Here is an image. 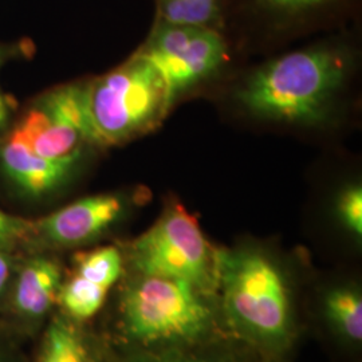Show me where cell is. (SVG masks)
I'll return each instance as SVG.
<instances>
[{
  "instance_id": "cell-1",
  "label": "cell",
  "mask_w": 362,
  "mask_h": 362,
  "mask_svg": "<svg viewBox=\"0 0 362 362\" xmlns=\"http://www.w3.org/2000/svg\"><path fill=\"white\" fill-rule=\"evenodd\" d=\"M336 47L317 46L263 66L238 93L240 104L259 117L314 124L324 119L344 85L346 62Z\"/></svg>"
},
{
  "instance_id": "cell-2",
  "label": "cell",
  "mask_w": 362,
  "mask_h": 362,
  "mask_svg": "<svg viewBox=\"0 0 362 362\" xmlns=\"http://www.w3.org/2000/svg\"><path fill=\"white\" fill-rule=\"evenodd\" d=\"M215 272V287L233 330L262 348L284 349L293 334V313L278 264L254 248L221 250Z\"/></svg>"
},
{
  "instance_id": "cell-3",
  "label": "cell",
  "mask_w": 362,
  "mask_h": 362,
  "mask_svg": "<svg viewBox=\"0 0 362 362\" xmlns=\"http://www.w3.org/2000/svg\"><path fill=\"white\" fill-rule=\"evenodd\" d=\"M93 145L127 143L160 127L173 106L158 70L136 52L115 70L86 83Z\"/></svg>"
},
{
  "instance_id": "cell-4",
  "label": "cell",
  "mask_w": 362,
  "mask_h": 362,
  "mask_svg": "<svg viewBox=\"0 0 362 362\" xmlns=\"http://www.w3.org/2000/svg\"><path fill=\"white\" fill-rule=\"evenodd\" d=\"M206 294L180 279L140 275L122 299L124 329L143 345L194 344L214 324Z\"/></svg>"
},
{
  "instance_id": "cell-5",
  "label": "cell",
  "mask_w": 362,
  "mask_h": 362,
  "mask_svg": "<svg viewBox=\"0 0 362 362\" xmlns=\"http://www.w3.org/2000/svg\"><path fill=\"white\" fill-rule=\"evenodd\" d=\"M130 258L140 275L180 279L204 293L216 286V251L197 220L176 203L134 240Z\"/></svg>"
},
{
  "instance_id": "cell-6",
  "label": "cell",
  "mask_w": 362,
  "mask_h": 362,
  "mask_svg": "<svg viewBox=\"0 0 362 362\" xmlns=\"http://www.w3.org/2000/svg\"><path fill=\"white\" fill-rule=\"evenodd\" d=\"M163 76L175 104L182 93L207 81L228 58L223 31L156 21L137 50Z\"/></svg>"
},
{
  "instance_id": "cell-7",
  "label": "cell",
  "mask_w": 362,
  "mask_h": 362,
  "mask_svg": "<svg viewBox=\"0 0 362 362\" xmlns=\"http://www.w3.org/2000/svg\"><path fill=\"white\" fill-rule=\"evenodd\" d=\"M11 136L37 155L64 158L93 144L86 83L61 86L45 94L27 112Z\"/></svg>"
},
{
  "instance_id": "cell-8",
  "label": "cell",
  "mask_w": 362,
  "mask_h": 362,
  "mask_svg": "<svg viewBox=\"0 0 362 362\" xmlns=\"http://www.w3.org/2000/svg\"><path fill=\"white\" fill-rule=\"evenodd\" d=\"M124 212L125 202L118 194L88 196L39 220L37 231L54 246H79L107 231Z\"/></svg>"
},
{
  "instance_id": "cell-9",
  "label": "cell",
  "mask_w": 362,
  "mask_h": 362,
  "mask_svg": "<svg viewBox=\"0 0 362 362\" xmlns=\"http://www.w3.org/2000/svg\"><path fill=\"white\" fill-rule=\"evenodd\" d=\"M81 155L50 158L37 155L13 136L0 148V165L4 175L31 196L52 192L71 176Z\"/></svg>"
},
{
  "instance_id": "cell-10",
  "label": "cell",
  "mask_w": 362,
  "mask_h": 362,
  "mask_svg": "<svg viewBox=\"0 0 362 362\" xmlns=\"http://www.w3.org/2000/svg\"><path fill=\"white\" fill-rule=\"evenodd\" d=\"M350 0H230L227 15L240 11L247 18L275 28H291L324 18ZM226 15V18H227Z\"/></svg>"
},
{
  "instance_id": "cell-11",
  "label": "cell",
  "mask_w": 362,
  "mask_h": 362,
  "mask_svg": "<svg viewBox=\"0 0 362 362\" xmlns=\"http://www.w3.org/2000/svg\"><path fill=\"white\" fill-rule=\"evenodd\" d=\"M61 284V270L55 262L33 259L18 278L15 305L28 317H40L50 310Z\"/></svg>"
},
{
  "instance_id": "cell-12",
  "label": "cell",
  "mask_w": 362,
  "mask_h": 362,
  "mask_svg": "<svg viewBox=\"0 0 362 362\" xmlns=\"http://www.w3.org/2000/svg\"><path fill=\"white\" fill-rule=\"evenodd\" d=\"M230 0H155L156 21L223 31Z\"/></svg>"
},
{
  "instance_id": "cell-13",
  "label": "cell",
  "mask_w": 362,
  "mask_h": 362,
  "mask_svg": "<svg viewBox=\"0 0 362 362\" xmlns=\"http://www.w3.org/2000/svg\"><path fill=\"white\" fill-rule=\"evenodd\" d=\"M325 315L337 332L351 342L362 339V297L357 287L339 286L327 291Z\"/></svg>"
},
{
  "instance_id": "cell-14",
  "label": "cell",
  "mask_w": 362,
  "mask_h": 362,
  "mask_svg": "<svg viewBox=\"0 0 362 362\" xmlns=\"http://www.w3.org/2000/svg\"><path fill=\"white\" fill-rule=\"evenodd\" d=\"M39 362H94L83 337L73 325L55 320L47 329Z\"/></svg>"
},
{
  "instance_id": "cell-15",
  "label": "cell",
  "mask_w": 362,
  "mask_h": 362,
  "mask_svg": "<svg viewBox=\"0 0 362 362\" xmlns=\"http://www.w3.org/2000/svg\"><path fill=\"white\" fill-rule=\"evenodd\" d=\"M109 290L73 274L71 278L61 284L58 297L65 310L76 320H88L104 305Z\"/></svg>"
},
{
  "instance_id": "cell-16",
  "label": "cell",
  "mask_w": 362,
  "mask_h": 362,
  "mask_svg": "<svg viewBox=\"0 0 362 362\" xmlns=\"http://www.w3.org/2000/svg\"><path fill=\"white\" fill-rule=\"evenodd\" d=\"M74 272L95 285L110 290L121 276L122 257L116 247L95 248L78 255Z\"/></svg>"
},
{
  "instance_id": "cell-17",
  "label": "cell",
  "mask_w": 362,
  "mask_h": 362,
  "mask_svg": "<svg viewBox=\"0 0 362 362\" xmlns=\"http://www.w3.org/2000/svg\"><path fill=\"white\" fill-rule=\"evenodd\" d=\"M337 212L348 231L361 238L362 189L360 185H351L342 191L338 197Z\"/></svg>"
},
{
  "instance_id": "cell-18",
  "label": "cell",
  "mask_w": 362,
  "mask_h": 362,
  "mask_svg": "<svg viewBox=\"0 0 362 362\" xmlns=\"http://www.w3.org/2000/svg\"><path fill=\"white\" fill-rule=\"evenodd\" d=\"M26 231V226L21 219H15L0 209V246L11 245Z\"/></svg>"
},
{
  "instance_id": "cell-19",
  "label": "cell",
  "mask_w": 362,
  "mask_h": 362,
  "mask_svg": "<svg viewBox=\"0 0 362 362\" xmlns=\"http://www.w3.org/2000/svg\"><path fill=\"white\" fill-rule=\"evenodd\" d=\"M146 362H219L207 357H199V356H188V354H168L163 357H157L151 361Z\"/></svg>"
},
{
  "instance_id": "cell-20",
  "label": "cell",
  "mask_w": 362,
  "mask_h": 362,
  "mask_svg": "<svg viewBox=\"0 0 362 362\" xmlns=\"http://www.w3.org/2000/svg\"><path fill=\"white\" fill-rule=\"evenodd\" d=\"M10 275V260L0 251V291L4 288Z\"/></svg>"
},
{
  "instance_id": "cell-21",
  "label": "cell",
  "mask_w": 362,
  "mask_h": 362,
  "mask_svg": "<svg viewBox=\"0 0 362 362\" xmlns=\"http://www.w3.org/2000/svg\"><path fill=\"white\" fill-rule=\"evenodd\" d=\"M8 116H10V101L0 91V130L7 125Z\"/></svg>"
},
{
  "instance_id": "cell-22",
  "label": "cell",
  "mask_w": 362,
  "mask_h": 362,
  "mask_svg": "<svg viewBox=\"0 0 362 362\" xmlns=\"http://www.w3.org/2000/svg\"><path fill=\"white\" fill-rule=\"evenodd\" d=\"M3 58H4V54H3V50L0 49V65H1V61H3Z\"/></svg>"
},
{
  "instance_id": "cell-23",
  "label": "cell",
  "mask_w": 362,
  "mask_h": 362,
  "mask_svg": "<svg viewBox=\"0 0 362 362\" xmlns=\"http://www.w3.org/2000/svg\"><path fill=\"white\" fill-rule=\"evenodd\" d=\"M0 362H3V361H1V360H0Z\"/></svg>"
}]
</instances>
